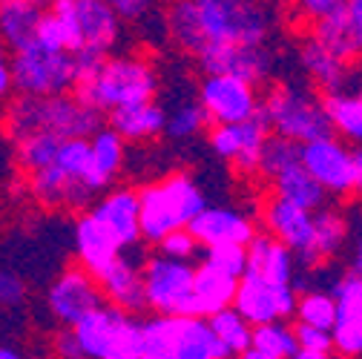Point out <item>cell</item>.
<instances>
[{"label":"cell","mask_w":362,"mask_h":359,"mask_svg":"<svg viewBox=\"0 0 362 359\" xmlns=\"http://www.w3.org/2000/svg\"><path fill=\"white\" fill-rule=\"evenodd\" d=\"M6 136L12 141L47 132L55 139H89L104 126V115L86 107L78 95H18L4 115Z\"/></svg>","instance_id":"2"},{"label":"cell","mask_w":362,"mask_h":359,"mask_svg":"<svg viewBox=\"0 0 362 359\" xmlns=\"http://www.w3.org/2000/svg\"><path fill=\"white\" fill-rule=\"evenodd\" d=\"M72 245H75V256H78L81 267H83V271H89L93 276L98 271H104V267L121 253V245L110 236V230L89 210L75 218Z\"/></svg>","instance_id":"26"},{"label":"cell","mask_w":362,"mask_h":359,"mask_svg":"<svg viewBox=\"0 0 362 359\" xmlns=\"http://www.w3.org/2000/svg\"><path fill=\"white\" fill-rule=\"evenodd\" d=\"M47 6L64 26L66 52L93 49L112 55L124 43V20L104 0H49Z\"/></svg>","instance_id":"6"},{"label":"cell","mask_w":362,"mask_h":359,"mask_svg":"<svg viewBox=\"0 0 362 359\" xmlns=\"http://www.w3.org/2000/svg\"><path fill=\"white\" fill-rule=\"evenodd\" d=\"M199 107L204 110L210 124H236L259 112V86L233 78V75H221V72H204L199 83Z\"/></svg>","instance_id":"14"},{"label":"cell","mask_w":362,"mask_h":359,"mask_svg":"<svg viewBox=\"0 0 362 359\" xmlns=\"http://www.w3.org/2000/svg\"><path fill=\"white\" fill-rule=\"evenodd\" d=\"M141 345L167 353L170 359H230L218 345L204 317L190 313H156L141 322Z\"/></svg>","instance_id":"8"},{"label":"cell","mask_w":362,"mask_h":359,"mask_svg":"<svg viewBox=\"0 0 362 359\" xmlns=\"http://www.w3.org/2000/svg\"><path fill=\"white\" fill-rule=\"evenodd\" d=\"M55 356L58 359H86L81 345H78V339H75V334H72V328H64L55 336Z\"/></svg>","instance_id":"45"},{"label":"cell","mask_w":362,"mask_h":359,"mask_svg":"<svg viewBox=\"0 0 362 359\" xmlns=\"http://www.w3.org/2000/svg\"><path fill=\"white\" fill-rule=\"evenodd\" d=\"M270 187H274V193L276 196H282V199H288L291 204H296V207H302V210H320V207H325L328 204V193L322 190V184L316 182V178L296 161V164H291L288 170H282L276 178H270Z\"/></svg>","instance_id":"31"},{"label":"cell","mask_w":362,"mask_h":359,"mask_svg":"<svg viewBox=\"0 0 362 359\" xmlns=\"http://www.w3.org/2000/svg\"><path fill=\"white\" fill-rule=\"evenodd\" d=\"M299 147L296 141L285 139V136H276V132H270L262 144V153H259V164H256V175H262L264 182L270 178H276L282 170H288L291 164L299 161Z\"/></svg>","instance_id":"36"},{"label":"cell","mask_w":362,"mask_h":359,"mask_svg":"<svg viewBox=\"0 0 362 359\" xmlns=\"http://www.w3.org/2000/svg\"><path fill=\"white\" fill-rule=\"evenodd\" d=\"M207 204V193L190 172H170L139 190V228L141 242L158 245L167 233L187 228L193 216Z\"/></svg>","instance_id":"4"},{"label":"cell","mask_w":362,"mask_h":359,"mask_svg":"<svg viewBox=\"0 0 362 359\" xmlns=\"http://www.w3.org/2000/svg\"><path fill=\"white\" fill-rule=\"evenodd\" d=\"M279 15L267 0H173L164 29L173 47L199 58L216 47H256L276 32Z\"/></svg>","instance_id":"1"},{"label":"cell","mask_w":362,"mask_h":359,"mask_svg":"<svg viewBox=\"0 0 362 359\" xmlns=\"http://www.w3.org/2000/svg\"><path fill=\"white\" fill-rule=\"evenodd\" d=\"M0 359H23V353L12 345H0Z\"/></svg>","instance_id":"49"},{"label":"cell","mask_w":362,"mask_h":359,"mask_svg":"<svg viewBox=\"0 0 362 359\" xmlns=\"http://www.w3.org/2000/svg\"><path fill=\"white\" fill-rule=\"evenodd\" d=\"M12 89L18 95H64L75 89V61L66 49H47L40 43H26L9 58Z\"/></svg>","instance_id":"10"},{"label":"cell","mask_w":362,"mask_h":359,"mask_svg":"<svg viewBox=\"0 0 362 359\" xmlns=\"http://www.w3.org/2000/svg\"><path fill=\"white\" fill-rule=\"evenodd\" d=\"M342 4V0H288V6H291V15L302 23H316L320 18H325L328 12H334L337 6Z\"/></svg>","instance_id":"43"},{"label":"cell","mask_w":362,"mask_h":359,"mask_svg":"<svg viewBox=\"0 0 362 359\" xmlns=\"http://www.w3.org/2000/svg\"><path fill=\"white\" fill-rule=\"evenodd\" d=\"M164 121H167V110L156 98L110 112V126L127 144H144L164 136Z\"/></svg>","instance_id":"28"},{"label":"cell","mask_w":362,"mask_h":359,"mask_svg":"<svg viewBox=\"0 0 362 359\" xmlns=\"http://www.w3.org/2000/svg\"><path fill=\"white\" fill-rule=\"evenodd\" d=\"M334 296V322H331V345L337 356L359 359L362 353V276L359 267L345 264L334 273L325 288Z\"/></svg>","instance_id":"11"},{"label":"cell","mask_w":362,"mask_h":359,"mask_svg":"<svg viewBox=\"0 0 362 359\" xmlns=\"http://www.w3.org/2000/svg\"><path fill=\"white\" fill-rule=\"evenodd\" d=\"M207 325H210L213 336L218 339V345L228 351L230 359L250 348V331H253V328L239 317L233 307H221V310L210 313V317H207Z\"/></svg>","instance_id":"33"},{"label":"cell","mask_w":362,"mask_h":359,"mask_svg":"<svg viewBox=\"0 0 362 359\" xmlns=\"http://www.w3.org/2000/svg\"><path fill=\"white\" fill-rule=\"evenodd\" d=\"M359 253V216L351 210L348 216L331 204L313 210V253L316 261H334L345 253V247Z\"/></svg>","instance_id":"23"},{"label":"cell","mask_w":362,"mask_h":359,"mask_svg":"<svg viewBox=\"0 0 362 359\" xmlns=\"http://www.w3.org/2000/svg\"><path fill=\"white\" fill-rule=\"evenodd\" d=\"M98 305H104L101 288H98L95 276L83 271L81 264L66 267L61 276L52 279V285L47 290V307L64 328H72L75 322H81L86 313H93Z\"/></svg>","instance_id":"17"},{"label":"cell","mask_w":362,"mask_h":359,"mask_svg":"<svg viewBox=\"0 0 362 359\" xmlns=\"http://www.w3.org/2000/svg\"><path fill=\"white\" fill-rule=\"evenodd\" d=\"M322 112L334 136L345 139L348 144H359L362 139V98L359 86H342L334 93H322Z\"/></svg>","instance_id":"30"},{"label":"cell","mask_w":362,"mask_h":359,"mask_svg":"<svg viewBox=\"0 0 362 359\" xmlns=\"http://www.w3.org/2000/svg\"><path fill=\"white\" fill-rule=\"evenodd\" d=\"M230 307L250 328L274 322V319H291L293 307H296V290L291 285H276V282H267V279L245 271L236 282Z\"/></svg>","instance_id":"15"},{"label":"cell","mask_w":362,"mask_h":359,"mask_svg":"<svg viewBox=\"0 0 362 359\" xmlns=\"http://www.w3.org/2000/svg\"><path fill=\"white\" fill-rule=\"evenodd\" d=\"M299 64H302L305 75L313 81V86H320L322 93H334V89H342V86H359L356 66L339 61L313 35H308L299 43Z\"/></svg>","instance_id":"25"},{"label":"cell","mask_w":362,"mask_h":359,"mask_svg":"<svg viewBox=\"0 0 362 359\" xmlns=\"http://www.w3.org/2000/svg\"><path fill=\"white\" fill-rule=\"evenodd\" d=\"M293 317L299 325H310L320 331H331L334 322V296L325 288H308L296 293Z\"/></svg>","instance_id":"35"},{"label":"cell","mask_w":362,"mask_h":359,"mask_svg":"<svg viewBox=\"0 0 362 359\" xmlns=\"http://www.w3.org/2000/svg\"><path fill=\"white\" fill-rule=\"evenodd\" d=\"M158 253L170 256V259H178V261H193V259L202 256V245L193 239V233L187 228H178V230L167 233L158 242Z\"/></svg>","instance_id":"40"},{"label":"cell","mask_w":362,"mask_h":359,"mask_svg":"<svg viewBox=\"0 0 362 359\" xmlns=\"http://www.w3.org/2000/svg\"><path fill=\"white\" fill-rule=\"evenodd\" d=\"M250 348L267 353V356H279V359H291L299 345L293 336V325H288V319H274L264 325H253L250 331Z\"/></svg>","instance_id":"34"},{"label":"cell","mask_w":362,"mask_h":359,"mask_svg":"<svg viewBox=\"0 0 362 359\" xmlns=\"http://www.w3.org/2000/svg\"><path fill=\"white\" fill-rule=\"evenodd\" d=\"M310 35L339 61L356 64L362 52V0H342L334 12L313 23Z\"/></svg>","instance_id":"20"},{"label":"cell","mask_w":362,"mask_h":359,"mask_svg":"<svg viewBox=\"0 0 362 359\" xmlns=\"http://www.w3.org/2000/svg\"><path fill=\"white\" fill-rule=\"evenodd\" d=\"M267 136H270V126L259 110L256 115L236 124H213V129L207 132V144L221 161L233 164L236 172L256 175L259 153Z\"/></svg>","instance_id":"16"},{"label":"cell","mask_w":362,"mask_h":359,"mask_svg":"<svg viewBox=\"0 0 362 359\" xmlns=\"http://www.w3.org/2000/svg\"><path fill=\"white\" fill-rule=\"evenodd\" d=\"M110 236L121 245V250H132L141 245L139 228V190L135 187H107L89 207Z\"/></svg>","instance_id":"21"},{"label":"cell","mask_w":362,"mask_h":359,"mask_svg":"<svg viewBox=\"0 0 362 359\" xmlns=\"http://www.w3.org/2000/svg\"><path fill=\"white\" fill-rule=\"evenodd\" d=\"M141 285H144V307H150L153 313H187L193 264L161 253L147 256L141 261Z\"/></svg>","instance_id":"12"},{"label":"cell","mask_w":362,"mask_h":359,"mask_svg":"<svg viewBox=\"0 0 362 359\" xmlns=\"http://www.w3.org/2000/svg\"><path fill=\"white\" fill-rule=\"evenodd\" d=\"M259 110H262L270 132L285 136L296 144L322 139L331 132L320 95L299 81H282L276 86H270Z\"/></svg>","instance_id":"5"},{"label":"cell","mask_w":362,"mask_h":359,"mask_svg":"<svg viewBox=\"0 0 362 359\" xmlns=\"http://www.w3.org/2000/svg\"><path fill=\"white\" fill-rule=\"evenodd\" d=\"M236 282L233 276L216 271L210 264L193 267V285H190V317H210V313L230 307L233 305V293H236Z\"/></svg>","instance_id":"29"},{"label":"cell","mask_w":362,"mask_h":359,"mask_svg":"<svg viewBox=\"0 0 362 359\" xmlns=\"http://www.w3.org/2000/svg\"><path fill=\"white\" fill-rule=\"evenodd\" d=\"M89 141V155H86V172H83V187L95 199L115 184V178L124 172L127 164V141L118 136L112 126L95 129Z\"/></svg>","instance_id":"22"},{"label":"cell","mask_w":362,"mask_h":359,"mask_svg":"<svg viewBox=\"0 0 362 359\" xmlns=\"http://www.w3.org/2000/svg\"><path fill=\"white\" fill-rule=\"evenodd\" d=\"M245 253H247V271L250 273H256L267 282L293 288V276L299 271V261L282 242H276L267 233H253L250 242L245 245Z\"/></svg>","instance_id":"27"},{"label":"cell","mask_w":362,"mask_h":359,"mask_svg":"<svg viewBox=\"0 0 362 359\" xmlns=\"http://www.w3.org/2000/svg\"><path fill=\"white\" fill-rule=\"evenodd\" d=\"M207 115L204 110L199 107V101H181L175 104L170 112H167V121H164V136L175 139V141H187V139H196L207 129Z\"/></svg>","instance_id":"37"},{"label":"cell","mask_w":362,"mask_h":359,"mask_svg":"<svg viewBox=\"0 0 362 359\" xmlns=\"http://www.w3.org/2000/svg\"><path fill=\"white\" fill-rule=\"evenodd\" d=\"M12 144H15V161H18V167L26 170V172H35L40 167L52 164V158H55V153L61 147V139L47 136V132H35V136L18 139Z\"/></svg>","instance_id":"38"},{"label":"cell","mask_w":362,"mask_h":359,"mask_svg":"<svg viewBox=\"0 0 362 359\" xmlns=\"http://www.w3.org/2000/svg\"><path fill=\"white\" fill-rule=\"evenodd\" d=\"M202 256H204V264L216 267V271L228 273L233 279H239L247 271L245 245H210V247H202Z\"/></svg>","instance_id":"39"},{"label":"cell","mask_w":362,"mask_h":359,"mask_svg":"<svg viewBox=\"0 0 362 359\" xmlns=\"http://www.w3.org/2000/svg\"><path fill=\"white\" fill-rule=\"evenodd\" d=\"M259 221H262L264 233L282 242L305 271L320 264L313 253V213L310 210H302V207L291 204L288 199L270 193L259 204Z\"/></svg>","instance_id":"13"},{"label":"cell","mask_w":362,"mask_h":359,"mask_svg":"<svg viewBox=\"0 0 362 359\" xmlns=\"http://www.w3.org/2000/svg\"><path fill=\"white\" fill-rule=\"evenodd\" d=\"M196 61L202 72L233 75L253 86L267 83L276 72V55L267 43H256V47H216L202 52Z\"/></svg>","instance_id":"18"},{"label":"cell","mask_w":362,"mask_h":359,"mask_svg":"<svg viewBox=\"0 0 362 359\" xmlns=\"http://www.w3.org/2000/svg\"><path fill=\"white\" fill-rule=\"evenodd\" d=\"M291 359H345V356H337V353H310V351H296Z\"/></svg>","instance_id":"47"},{"label":"cell","mask_w":362,"mask_h":359,"mask_svg":"<svg viewBox=\"0 0 362 359\" xmlns=\"http://www.w3.org/2000/svg\"><path fill=\"white\" fill-rule=\"evenodd\" d=\"M72 334L86 359H139L141 319L112 305H98L72 325Z\"/></svg>","instance_id":"7"},{"label":"cell","mask_w":362,"mask_h":359,"mask_svg":"<svg viewBox=\"0 0 362 359\" xmlns=\"http://www.w3.org/2000/svg\"><path fill=\"white\" fill-rule=\"evenodd\" d=\"M12 95V72H9V49L0 40V101Z\"/></svg>","instance_id":"46"},{"label":"cell","mask_w":362,"mask_h":359,"mask_svg":"<svg viewBox=\"0 0 362 359\" xmlns=\"http://www.w3.org/2000/svg\"><path fill=\"white\" fill-rule=\"evenodd\" d=\"M299 164L334 199H351L362 184V153L334 132L305 141L299 147Z\"/></svg>","instance_id":"9"},{"label":"cell","mask_w":362,"mask_h":359,"mask_svg":"<svg viewBox=\"0 0 362 359\" xmlns=\"http://www.w3.org/2000/svg\"><path fill=\"white\" fill-rule=\"evenodd\" d=\"M187 230L202 247L210 245H247L250 236L256 233V221L250 213L233 204H204L193 221L187 224Z\"/></svg>","instance_id":"19"},{"label":"cell","mask_w":362,"mask_h":359,"mask_svg":"<svg viewBox=\"0 0 362 359\" xmlns=\"http://www.w3.org/2000/svg\"><path fill=\"white\" fill-rule=\"evenodd\" d=\"M95 282L101 288V296L107 305L121 307L127 313L144 310V285H141V261H135L124 250L95 273Z\"/></svg>","instance_id":"24"},{"label":"cell","mask_w":362,"mask_h":359,"mask_svg":"<svg viewBox=\"0 0 362 359\" xmlns=\"http://www.w3.org/2000/svg\"><path fill=\"white\" fill-rule=\"evenodd\" d=\"M158 93V72L144 55H107L104 64L93 78H86L75 86V95L86 104L104 112L129 107V104H141L153 101Z\"/></svg>","instance_id":"3"},{"label":"cell","mask_w":362,"mask_h":359,"mask_svg":"<svg viewBox=\"0 0 362 359\" xmlns=\"http://www.w3.org/2000/svg\"><path fill=\"white\" fill-rule=\"evenodd\" d=\"M43 9L23 0H0V40L6 49H23L35 40Z\"/></svg>","instance_id":"32"},{"label":"cell","mask_w":362,"mask_h":359,"mask_svg":"<svg viewBox=\"0 0 362 359\" xmlns=\"http://www.w3.org/2000/svg\"><path fill=\"white\" fill-rule=\"evenodd\" d=\"M239 359H279V356H267V353H262V351H256V348H247V351L239 353Z\"/></svg>","instance_id":"48"},{"label":"cell","mask_w":362,"mask_h":359,"mask_svg":"<svg viewBox=\"0 0 362 359\" xmlns=\"http://www.w3.org/2000/svg\"><path fill=\"white\" fill-rule=\"evenodd\" d=\"M293 336H296V345L299 351H310V353H334V345H331V334L328 331H320V328H310V325H293Z\"/></svg>","instance_id":"44"},{"label":"cell","mask_w":362,"mask_h":359,"mask_svg":"<svg viewBox=\"0 0 362 359\" xmlns=\"http://www.w3.org/2000/svg\"><path fill=\"white\" fill-rule=\"evenodd\" d=\"M23 302H26V285H23V279L12 271V267L0 264V307L15 310Z\"/></svg>","instance_id":"42"},{"label":"cell","mask_w":362,"mask_h":359,"mask_svg":"<svg viewBox=\"0 0 362 359\" xmlns=\"http://www.w3.org/2000/svg\"><path fill=\"white\" fill-rule=\"evenodd\" d=\"M104 4L124 20V23H135L141 26L147 20H153L158 12V0H104Z\"/></svg>","instance_id":"41"},{"label":"cell","mask_w":362,"mask_h":359,"mask_svg":"<svg viewBox=\"0 0 362 359\" xmlns=\"http://www.w3.org/2000/svg\"><path fill=\"white\" fill-rule=\"evenodd\" d=\"M23 4H32V6H40V9H43V6L49 4V0H23Z\"/></svg>","instance_id":"50"}]
</instances>
